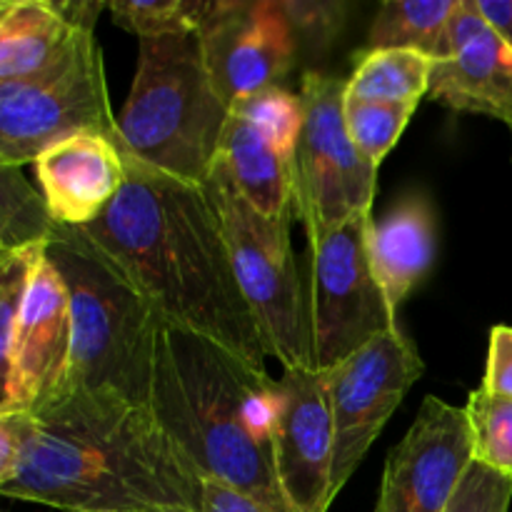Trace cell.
I'll list each match as a JSON object with an SVG mask.
<instances>
[{
  "label": "cell",
  "mask_w": 512,
  "mask_h": 512,
  "mask_svg": "<svg viewBox=\"0 0 512 512\" xmlns=\"http://www.w3.org/2000/svg\"><path fill=\"white\" fill-rule=\"evenodd\" d=\"M125 160L123 190L78 233L153 305L163 325L213 340L253 368L268 370V350L208 190L153 170L128 150Z\"/></svg>",
  "instance_id": "cell-1"
},
{
  "label": "cell",
  "mask_w": 512,
  "mask_h": 512,
  "mask_svg": "<svg viewBox=\"0 0 512 512\" xmlns=\"http://www.w3.org/2000/svg\"><path fill=\"white\" fill-rule=\"evenodd\" d=\"M203 483L150 408L65 395L30 413L0 493L63 512H203Z\"/></svg>",
  "instance_id": "cell-2"
},
{
  "label": "cell",
  "mask_w": 512,
  "mask_h": 512,
  "mask_svg": "<svg viewBox=\"0 0 512 512\" xmlns=\"http://www.w3.org/2000/svg\"><path fill=\"white\" fill-rule=\"evenodd\" d=\"M150 410L203 480L293 510L275 473L278 380L180 328L163 325Z\"/></svg>",
  "instance_id": "cell-3"
},
{
  "label": "cell",
  "mask_w": 512,
  "mask_h": 512,
  "mask_svg": "<svg viewBox=\"0 0 512 512\" xmlns=\"http://www.w3.org/2000/svg\"><path fill=\"white\" fill-rule=\"evenodd\" d=\"M48 260L68 288L73 313L68 378L55 398L98 395L150 408L155 355L163 333V320L153 305L120 278L78 230L58 225Z\"/></svg>",
  "instance_id": "cell-4"
},
{
  "label": "cell",
  "mask_w": 512,
  "mask_h": 512,
  "mask_svg": "<svg viewBox=\"0 0 512 512\" xmlns=\"http://www.w3.org/2000/svg\"><path fill=\"white\" fill-rule=\"evenodd\" d=\"M228 118L230 105L210 83L198 35L140 40L133 88L118 118L123 148L133 158L205 185Z\"/></svg>",
  "instance_id": "cell-5"
},
{
  "label": "cell",
  "mask_w": 512,
  "mask_h": 512,
  "mask_svg": "<svg viewBox=\"0 0 512 512\" xmlns=\"http://www.w3.org/2000/svg\"><path fill=\"white\" fill-rule=\"evenodd\" d=\"M203 188L220 215L240 290L268 355L285 370L315 368L308 280L290 245V218L258 213L218 163Z\"/></svg>",
  "instance_id": "cell-6"
},
{
  "label": "cell",
  "mask_w": 512,
  "mask_h": 512,
  "mask_svg": "<svg viewBox=\"0 0 512 512\" xmlns=\"http://www.w3.org/2000/svg\"><path fill=\"white\" fill-rule=\"evenodd\" d=\"M78 133L120 140L95 28L80 30L68 53L40 73L0 83V165L23 168Z\"/></svg>",
  "instance_id": "cell-7"
},
{
  "label": "cell",
  "mask_w": 512,
  "mask_h": 512,
  "mask_svg": "<svg viewBox=\"0 0 512 512\" xmlns=\"http://www.w3.org/2000/svg\"><path fill=\"white\" fill-rule=\"evenodd\" d=\"M300 100L303 133L295 153L293 213L308 243L340 228L358 213H373L378 170L355 148L345 123V80L308 70Z\"/></svg>",
  "instance_id": "cell-8"
},
{
  "label": "cell",
  "mask_w": 512,
  "mask_h": 512,
  "mask_svg": "<svg viewBox=\"0 0 512 512\" xmlns=\"http://www.w3.org/2000/svg\"><path fill=\"white\" fill-rule=\"evenodd\" d=\"M373 213H358L310 245V328L313 363L338 368L380 335L398 330V310L390 305L370 263Z\"/></svg>",
  "instance_id": "cell-9"
},
{
  "label": "cell",
  "mask_w": 512,
  "mask_h": 512,
  "mask_svg": "<svg viewBox=\"0 0 512 512\" xmlns=\"http://www.w3.org/2000/svg\"><path fill=\"white\" fill-rule=\"evenodd\" d=\"M425 363L403 328L380 335L355 355L328 370L335 425L333 495L348 485Z\"/></svg>",
  "instance_id": "cell-10"
},
{
  "label": "cell",
  "mask_w": 512,
  "mask_h": 512,
  "mask_svg": "<svg viewBox=\"0 0 512 512\" xmlns=\"http://www.w3.org/2000/svg\"><path fill=\"white\" fill-rule=\"evenodd\" d=\"M198 43L210 83L230 108L280 85L300 50L283 0H218Z\"/></svg>",
  "instance_id": "cell-11"
},
{
  "label": "cell",
  "mask_w": 512,
  "mask_h": 512,
  "mask_svg": "<svg viewBox=\"0 0 512 512\" xmlns=\"http://www.w3.org/2000/svg\"><path fill=\"white\" fill-rule=\"evenodd\" d=\"M475 460L465 408L428 395L390 450L378 503L388 512H445Z\"/></svg>",
  "instance_id": "cell-12"
},
{
  "label": "cell",
  "mask_w": 512,
  "mask_h": 512,
  "mask_svg": "<svg viewBox=\"0 0 512 512\" xmlns=\"http://www.w3.org/2000/svg\"><path fill=\"white\" fill-rule=\"evenodd\" d=\"M275 473L295 512H328L333 505L335 425L328 370H285L278 380L273 435Z\"/></svg>",
  "instance_id": "cell-13"
},
{
  "label": "cell",
  "mask_w": 512,
  "mask_h": 512,
  "mask_svg": "<svg viewBox=\"0 0 512 512\" xmlns=\"http://www.w3.org/2000/svg\"><path fill=\"white\" fill-rule=\"evenodd\" d=\"M73 353L70 293L55 265L45 258L30 285L13 350L0 360V415L35 413L58 395Z\"/></svg>",
  "instance_id": "cell-14"
},
{
  "label": "cell",
  "mask_w": 512,
  "mask_h": 512,
  "mask_svg": "<svg viewBox=\"0 0 512 512\" xmlns=\"http://www.w3.org/2000/svg\"><path fill=\"white\" fill-rule=\"evenodd\" d=\"M428 98L458 113L490 115L512 133V45L478 0H460L450 18V50L433 63Z\"/></svg>",
  "instance_id": "cell-15"
},
{
  "label": "cell",
  "mask_w": 512,
  "mask_h": 512,
  "mask_svg": "<svg viewBox=\"0 0 512 512\" xmlns=\"http://www.w3.org/2000/svg\"><path fill=\"white\" fill-rule=\"evenodd\" d=\"M33 170L53 220L73 230L95 223L128 180L123 145L100 133L58 140L33 160Z\"/></svg>",
  "instance_id": "cell-16"
},
{
  "label": "cell",
  "mask_w": 512,
  "mask_h": 512,
  "mask_svg": "<svg viewBox=\"0 0 512 512\" xmlns=\"http://www.w3.org/2000/svg\"><path fill=\"white\" fill-rule=\"evenodd\" d=\"M438 223L425 195H405L373 223L370 263L395 310L413 295L435 265Z\"/></svg>",
  "instance_id": "cell-17"
},
{
  "label": "cell",
  "mask_w": 512,
  "mask_h": 512,
  "mask_svg": "<svg viewBox=\"0 0 512 512\" xmlns=\"http://www.w3.org/2000/svg\"><path fill=\"white\" fill-rule=\"evenodd\" d=\"M218 165L265 218H293L295 150L280 145L233 110L220 140Z\"/></svg>",
  "instance_id": "cell-18"
},
{
  "label": "cell",
  "mask_w": 512,
  "mask_h": 512,
  "mask_svg": "<svg viewBox=\"0 0 512 512\" xmlns=\"http://www.w3.org/2000/svg\"><path fill=\"white\" fill-rule=\"evenodd\" d=\"M83 28L70 23L58 0H0V83L53 65Z\"/></svg>",
  "instance_id": "cell-19"
},
{
  "label": "cell",
  "mask_w": 512,
  "mask_h": 512,
  "mask_svg": "<svg viewBox=\"0 0 512 512\" xmlns=\"http://www.w3.org/2000/svg\"><path fill=\"white\" fill-rule=\"evenodd\" d=\"M460 0H388L368 33V50H418L443 60L450 50V18Z\"/></svg>",
  "instance_id": "cell-20"
},
{
  "label": "cell",
  "mask_w": 512,
  "mask_h": 512,
  "mask_svg": "<svg viewBox=\"0 0 512 512\" xmlns=\"http://www.w3.org/2000/svg\"><path fill=\"white\" fill-rule=\"evenodd\" d=\"M433 58L418 50H365L345 80V95L355 100L418 105L430 93Z\"/></svg>",
  "instance_id": "cell-21"
},
{
  "label": "cell",
  "mask_w": 512,
  "mask_h": 512,
  "mask_svg": "<svg viewBox=\"0 0 512 512\" xmlns=\"http://www.w3.org/2000/svg\"><path fill=\"white\" fill-rule=\"evenodd\" d=\"M58 223L43 193L23 178L20 168L0 165V253L25 245L50 243Z\"/></svg>",
  "instance_id": "cell-22"
},
{
  "label": "cell",
  "mask_w": 512,
  "mask_h": 512,
  "mask_svg": "<svg viewBox=\"0 0 512 512\" xmlns=\"http://www.w3.org/2000/svg\"><path fill=\"white\" fill-rule=\"evenodd\" d=\"M218 0H113L108 3L113 23L140 40L168 35H198L213 18Z\"/></svg>",
  "instance_id": "cell-23"
},
{
  "label": "cell",
  "mask_w": 512,
  "mask_h": 512,
  "mask_svg": "<svg viewBox=\"0 0 512 512\" xmlns=\"http://www.w3.org/2000/svg\"><path fill=\"white\" fill-rule=\"evenodd\" d=\"M465 413L473 433L475 460L512 478V398L478 388L470 393Z\"/></svg>",
  "instance_id": "cell-24"
},
{
  "label": "cell",
  "mask_w": 512,
  "mask_h": 512,
  "mask_svg": "<svg viewBox=\"0 0 512 512\" xmlns=\"http://www.w3.org/2000/svg\"><path fill=\"white\" fill-rule=\"evenodd\" d=\"M418 105L378 103V100H355L345 95V123L355 148L368 163L380 168L390 150L398 145Z\"/></svg>",
  "instance_id": "cell-25"
},
{
  "label": "cell",
  "mask_w": 512,
  "mask_h": 512,
  "mask_svg": "<svg viewBox=\"0 0 512 512\" xmlns=\"http://www.w3.org/2000/svg\"><path fill=\"white\" fill-rule=\"evenodd\" d=\"M233 113L243 115L250 123L258 125L260 130L270 135L273 140H278L280 145H285L288 150L298 153V140L303 133V120H305V108L300 95L288 93L280 85L273 88H265L260 93L248 95V98L238 100L233 105Z\"/></svg>",
  "instance_id": "cell-26"
},
{
  "label": "cell",
  "mask_w": 512,
  "mask_h": 512,
  "mask_svg": "<svg viewBox=\"0 0 512 512\" xmlns=\"http://www.w3.org/2000/svg\"><path fill=\"white\" fill-rule=\"evenodd\" d=\"M283 8L295 30L298 48L308 45L315 53L333 43L348 13V5L335 0H283Z\"/></svg>",
  "instance_id": "cell-27"
},
{
  "label": "cell",
  "mask_w": 512,
  "mask_h": 512,
  "mask_svg": "<svg viewBox=\"0 0 512 512\" xmlns=\"http://www.w3.org/2000/svg\"><path fill=\"white\" fill-rule=\"evenodd\" d=\"M512 478L473 460L445 512H510Z\"/></svg>",
  "instance_id": "cell-28"
},
{
  "label": "cell",
  "mask_w": 512,
  "mask_h": 512,
  "mask_svg": "<svg viewBox=\"0 0 512 512\" xmlns=\"http://www.w3.org/2000/svg\"><path fill=\"white\" fill-rule=\"evenodd\" d=\"M480 388L512 398V328L495 325L490 333L488 368Z\"/></svg>",
  "instance_id": "cell-29"
},
{
  "label": "cell",
  "mask_w": 512,
  "mask_h": 512,
  "mask_svg": "<svg viewBox=\"0 0 512 512\" xmlns=\"http://www.w3.org/2000/svg\"><path fill=\"white\" fill-rule=\"evenodd\" d=\"M203 512H295V510H278L230 485L205 480L203 483Z\"/></svg>",
  "instance_id": "cell-30"
},
{
  "label": "cell",
  "mask_w": 512,
  "mask_h": 512,
  "mask_svg": "<svg viewBox=\"0 0 512 512\" xmlns=\"http://www.w3.org/2000/svg\"><path fill=\"white\" fill-rule=\"evenodd\" d=\"M478 8L512 45V0H478Z\"/></svg>",
  "instance_id": "cell-31"
},
{
  "label": "cell",
  "mask_w": 512,
  "mask_h": 512,
  "mask_svg": "<svg viewBox=\"0 0 512 512\" xmlns=\"http://www.w3.org/2000/svg\"><path fill=\"white\" fill-rule=\"evenodd\" d=\"M375 512H388V510H385V508H383V505H380V503H378V505H375Z\"/></svg>",
  "instance_id": "cell-32"
},
{
  "label": "cell",
  "mask_w": 512,
  "mask_h": 512,
  "mask_svg": "<svg viewBox=\"0 0 512 512\" xmlns=\"http://www.w3.org/2000/svg\"><path fill=\"white\" fill-rule=\"evenodd\" d=\"M150 512H185V510H150Z\"/></svg>",
  "instance_id": "cell-33"
}]
</instances>
